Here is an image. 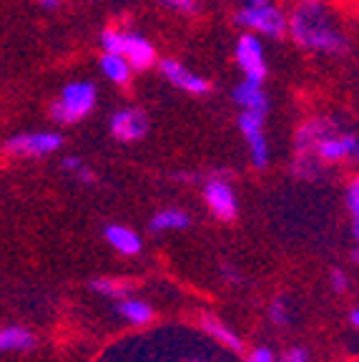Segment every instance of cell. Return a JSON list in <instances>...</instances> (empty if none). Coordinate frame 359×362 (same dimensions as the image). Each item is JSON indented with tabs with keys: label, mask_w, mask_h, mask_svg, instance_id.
<instances>
[{
	"label": "cell",
	"mask_w": 359,
	"mask_h": 362,
	"mask_svg": "<svg viewBox=\"0 0 359 362\" xmlns=\"http://www.w3.org/2000/svg\"><path fill=\"white\" fill-rule=\"evenodd\" d=\"M286 30L304 51L342 56L349 48L347 35L326 0H299L294 13L286 18Z\"/></svg>",
	"instance_id": "6da1fadb"
},
{
	"label": "cell",
	"mask_w": 359,
	"mask_h": 362,
	"mask_svg": "<svg viewBox=\"0 0 359 362\" xmlns=\"http://www.w3.org/2000/svg\"><path fill=\"white\" fill-rule=\"evenodd\" d=\"M98 101V90L88 81H71L63 86L61 96L53 101L51 119L61 126H73L83 121Z\"/></svg>",
	"instance_id": "7a4b0ae2"
},
{
	"label": "cell",
	"mask_w": 359,
	"mask_h": 362,
	"mask_svg": "<svg viewBox=\"0 0 359 362\" xmlns=\"http://www.w3.org/2000/svg\"><path fill=\"white\" fill-rule=\"evenodd\" d=\"M236 25H242L244 30L257 35H266V38H284L286 35V16L276 6L261 3V6H244L242 11L234 16Z\"/></svg>",
	"instance_id": "3957f363"
},
{
	"label": "cell",
	"mask_w": 359,
	"mask_h": 362,
	"mask_svg": "<svg viewBox=\"0 0 359 362\" xmlns=\"http://www.w3.org/2000/svg\"><path fill=\"white\" fill-rule=\"evenodd\" d=\"M236 63L242 68V74L252 83L264 86L266 76H269V66H266L264 45H261V35L244 30L236 40Z\"/></svg>",
	"instance_id": "277c9868"
},
{
	"label": "cell",
	"mask_w": 359,
	"mask_h": 362,
	"mask_svg": "<svg viewBox=\"0 0 359 362\" xmlns=\"http://www.w3.org/2000/svg\"><path fill=\"white\" fill-rule=\"evenodd\" d=\"M63 146V136L58 131H30V134H18L6 141V153L20 158H38L56 153Z\"/></svg>",
	"instance_id": "5b68a950"
},
{
	"label": "cell",
	"mask_w": 359,
	"mask_h": 362,
	"mask_svg": "<svg viewBox=\"0 0 359 362\" xmlns=\"http://www.w3.org/2000/svg\"><path fill=\"white\" fill-rule=\"evenodd\" d=\"M264 113L257 111H242V116H239V129H242L244 139H247L252 164L257 169H266L269 166V141H266L264 136Z\"/></svg>",
	"instance_id": "8992f818"
},
{
	"label": "cell",
	"mask_w": 359,
	"mask_h": 362,
	"mask_svg": "<svg viewBox=\"0 0 359 362\" xmlns=\"http://www.w3.org/2000/svg\"><path fill=\"white\" fill-rule=\"evenodd\" d=\"M204 199H206L208 209L216 219L231 221L236 219V211H239V204H236V194L231 189V184L224 176H211L204 184Z\"/></svg>",
	"instance_id": "52a82bcc"
},
{
	"label": "cell",
	"mask_w": 359,
	"mask_h": 362,
	"mask_svg": "<svg viewBox=\"0 0 359 362\" xmlns=\"http://www.w3.org/2000/svg\"><path fill=\"white\" fill-rule=\"evenodd\" d=\"M357 151L359 146L354 131H347V134L331 131V134L322 136L319 141L314 144V148H312L317 161H326V164H337V161H344V158H354Z\"/></svg>",
	"instance_id": "ba28073f"
},
{
	"label": "cell",
	"mask_w": 359,
	"mask_h": 362,
	"mask_svg": "<svg viewBox=\"0 0 359 362\" xmlns=\"http://www.w3.org/2000/svg\"><path fill=\"white\" fill-rule=\"evenodd\" d=\"M111 134L116 136L118 141L124 144H134L141 141L143 136L148 134V116L143 108H121L111 116Z\"/></svg>",
	"instance_id": "9c48e42d"
},
{
	"label": "cell",
	"mask_w": 359,
	"mask_h": 362,
	"mask_svg": "<svg viewBox=\"0 0 359 362\" xmlns=\"http://www.w3.org/2000/svg\"><path fill=\"white\" fill-rule=\"evenodd\" d=\"M158 68H161V76L169 81L171 86H176L179 90H186L191 96H206L208 90H211V83H208L206 78L194 74L191 68H186L184 63L176 61V58H163V61L158 63Z\"/></svg>",
	"instance_id": "30bf717a"
},
{
	"label": "cell",
	"mask_w": 359,
	"mask_h": 362,
	"mask_svg": "<svg viewBox=\"0 0 359 362\" xmlns=\"http://www.w3.org/2000/svg\"><path fill=\"white\" fill-rule=\"evenodd\" d=\"M121 56L129 61V66L134 68V71H146V68L156 66V61H158L156 45H153L146 35L131 33V30H126L124 45H121Z\"/></svg>",
	"instance_id": "8fae6325"
},
{
	"label": "cell",
	"mask_w": 359,
	"mask_h": 362,
	"mask_svg": "<svg viewBox=\"0 0 359 362\" xmlns=\"http://www.w3.org/2000/svg\"><path fill=\"white\" fill-rule=\"evenodd\" d=\"M331 131H337V119L322 116V119L307 121V124L299 126L297 136H294V148H297V153H312L314 144L319 141L322 136L331 134ZM312 156H314V153H312Z\"/></svg>",
	"instance_id": "7c38bea8"
},
{
	"label": "cell",
	"mask_w": 359,
	"mask_h": 362,
	"mask_svg": "<svg viewBox=\"0 0 359 362\" xmlns=\"http://www.w3.org/2000/svg\"><path fill=\"white\" fill-rule=\"evenodd\" d=\"M231 98H234L236 106H242V111H257V113H264V116L269 113V96L264 93V88L247 78L239 86H234Z\"/></svg>",
	"instance_id": "4fadbf2b"
},
{
	"label": "cell",
	"mask_w": 359,
	"mask_h": 362,
	"mask_svg": "<svg viewBox=\"0 0 359 362\" xmlns=\"http://www.w3.org/2000/svg\"><path fill=\"white\" fill-rule=\"evenodd\" d=\"M98 66H101L103 76H106L111 83L121 86V88H126V86L131 83V78H134V68L129 66V61H126L121 53H103V56L98 58Z\"/></svg>",
	"instance_id": "5bb4252c"
},
{
	"label": "cell",
	"mask_w": 359,
	"mask_h": 362,
	"mask_svg": "<svg viewBox=\"0 0 359 362\" xmlns=\"http://www.w3.org/2000/svg\"><path fill=\"white\" fill-rule=\"evenodd\" d=\"M106 242L111 244L113 249H118L121 255L131 257V255H139L141 252V237L129 229V226H121V224H108L106 232H103Z\"/></svg>",
	"instance_id": "9a60e30c"
},
{
	"label": "cell",
	"mask_w": 359,
	"mask_h": 362,
	"mask_svg": "<svg viewBox=\"0 0 359 362\" xmlns=\"http://www.w3.org/2000/svg\"><path fill=\"white\" fill-rule=\"evenodd\" d=\"M35 345L33 332L25 327H3L0 329V352H25Z\"/></svg>",
	"instance_id": "2e32d148"
},
{
	"label": "cell",
	"mask_w": 359,
	"mask_h": 362,
	"mask_svg": "<svg viewBox=\"0 0 359 362\" xmlns=\"http://www.w3.org/2000/svg\"><path fill=\"white\" fill-rule=\"evenodd\" d=\"M201 325H204V329H206L208 334H211L213 339H219L221 345H226L229 350H234V352H239L242 350V339L236 337L234 332H231L229 327H226L221 320H216V317H211V315H206L201 320Z\"/></svg>",
	"instance_id": "e0dca14e"
},
{
	"label": "cell",
	"mask_w": 359,
	"mask_h": 362,
	"mask_svg": "<svg viewBox=\"0 0 359 362\" xmlns=\"http://www.w3.org/2000/svg\"><path fill=\"white\" fill-rule=\"evenodd\" d=\"M191 224V216L181 209H161L153 214L151 232H166V229H186Z\"/></svg>",
	"instance_id": "ac0fdd59"
},
{
	"label": "cell",
	"mask_w": 359,
	"mask_h": 362,
	"mask_svg": "<svg viewBox=\"0 0 359 362\" xmlns=\"http://www.w3.org/2000/svg\"><path fill=\"white\" fill-rule=\"evenodd\" d=\"M116 310L124 320H129V322H134V325H146L153 320V310L146 302H139V300H121Z\"/></svg>",
	"instance_id": "d6986e66"
},
{
	"label": "cell",
	"mask_w": 359,
	"mask_h": 362,
	"mask_svg": "<svg viewBox=\"0 0 359 362\" xmlns=\"http://www.w3.org/2000/svg\"><path fill=\"white\" fill-rule=\"evenodd\" d=\"M90 289L98 294H106V297H124V294L131 292V282H126V279L103 277V279H93V282H90Z\"/></svg>",
	"instance_id": "ffe728a7"
},
{
	"label": "cell",
	"mask_w": 359,
	"mask_h": 362,
	"mask_svg": "<svg viewBox=\"0 0 359 362\" xmlns=\"http://www.w3.org/2000/svg\"><path fill=\"white\" fill-rule=\"evenodd\" d=\"M344 202H347V209L352 214V237L359 234V184L352 181L347 187V194H344Z\"/></svg>",
	"instance_id": "44dd1931"
},
{
	"label": "cell",
	"mask_w": 359,
	"mask_h": 362,
	"mask_svg": "<svg viewBox=\"0 0 359 362\" xmlns=\"http://www.w3.org/2000/svg\"><path fill=\"white\" fill-rule=\"evenodd\" d=\"M124 38H126V30L124 28H106L101 33V48H103V53H121Z\"/></svg>",
	"instance_id": "7402d4cb"
},
{
	"label": "cell",
	"mask_w": 359,
	"mask_h": 362,
	"mask_svg": "<svg viewBox=\"0 0 359 362\" xmlns=\"http://www.w3.org/2000/svg\"><path fill=\"white\" fill-rule=\"evenodd\" d=\"M269 317H271V322L279 325V327H284V325H289V307H286V300H284V297H279V300L271 302V307H269Z\"/></svg>",
	"instance_id": "603a6c76"
},
{
	"label": "cell",
	"mask_w": 359,
	"mask_h": 362,
	"mask_svg": "<svg viewBox=\"0 0 359 362\" xmlns=\"http://www.w3.org/2000/svg\"><path fill=\"white\" fill-rule=\"evenodd\" d=\"M161 6H166L169 11L176 13H194L196 11V0H158Z\"/></svg>",
	"instance_id": "cb8c5ba5"
},
{
	"label": "cell",
	"mask_w": 359,
	"mask_h": 362,
	"mask_svg": "<svg viewBox=\"0 0 359 362\" xmlns=\"http://www.w3.org/2000/svg\"><path fill=\"white\" fill-rule=\"evenodd\" d=\"M279 362H309V352L304 350V347H294V350L286 352Z\"/></svg>",
	"instance_id": "d4e9b609"
},
{
	"label": "cell",
	"mask_w": 359,
	"mask_h": 362,
	"mask_svg": "<svg viewBox=\"0 0 359 362\" xmlns=\"http://www.w3.org/2000/svg\"><path fill=\"white\" fill-rule=\"evenodd\" d=\"M331 287H334V292H344V289L349 287V279H347V274H344L342 269L331 272Z\"/></svg>",
	"instance_id": "484cf974"
},
{
	"label": "cell",
	"mask_w": 359,
	"mask_h": 362,
	"mask_svg": "<svg viewBox=\"0 0 359 362\" xmlns=\"http://www.w3.org/2000/svg\"><path fill=\"white\" fill-rule=\"evenodd\" d=\"M247 362H274V355H271L269 347H257V350L249 355Z\"/></svg>",
	"instance_id": "4316f807"
},
{
	"label": "cell",
	"mask_w": 359,
	"mask_h": 362,
	"mask_svg": "<svg viewBox=\"0 0 359 362\" xmlns=\"http://www.w3.org/2000/svg\"><path fill=\"white\" fill-rule=\"evenodd\" d=\"M73 174L78 176L81 181H86V184H93V181H95V174H93V171H90V169H88V166H86V164H81L78 169L73 171Z\"/></svg>",
	"instance_id": "83f0119b"
},
{
	"label": "cell",
	"mask_w": 359,
	"mask_h": 362,
	"mask_svg": "<svg viewBox=\"0 0 359 362\" xmlns=\"http://www.w3.org/2000/svg\"><path fill=\"white\" fill-rule=\"evenodd\" d=\"M81 164H83V161H81L78 156H66V161H63V169H66V171H76Z\"/></svg>",
	"instance_id": "f1b7e54d"
},
{
	"label": "cell",
	"mask_w": 359,
	"mask_h": 362,
	"mask_svg": "<svg viewBox=\"0 0 359 362\" xmlns=\"http://www.w3.org/2000/svg\"><path fill=\"white\" fill-rule=\"evenodd\" d=\"M349 322H352V327H359V312L357 310L349 312Z\"/></svg>",
	"instance_id": "f546056e"
},
{
	"label": "cell",
	"mask_w": 359,
	"mask_h": 362,
	"mask_svg": "<svg viewBox=\"0 0 359 362\" xmlns=\"http://www.w3.org/2000/svg\"><path fill=\"white\" fill-rule=\"evenodd\" d=\"M61 0H40V6H45V8H56Z\"/></svg>",
	"instance_id": "4dcf8cb0"
},
{
	"label": "cell",
	"mask_w": 359,
	"mask_h": 362,
	"mask_svg": "<svg viewBox=\"0 0 359 362\" xmlns=\"http://www.w3.org/2000/svg\"><path fill=\"white\" fill-rule=\"evenodd\" d=\"M261 3H269V0H244V6H261Z\"/></svg>",
	"instance_id": "1f68e13d"
}]
</instances>
